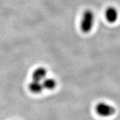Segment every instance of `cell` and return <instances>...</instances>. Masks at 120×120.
Masks as SVG:
<instances>
[{
  "mask_svg": "<svg viewBox=\"0 0 120 120\" xmlns=\"http://www.w3.org/2000/svg\"><path fill=\"white\" fill-rule=\"evenodd\" d=\"M94 23V15L91 10H86L83 14L81 20L80 28L84 33H88L93 27Z\"/></svg>",
  "mask_w": 120,
  "mask_h": 120,
  "instance_id": "cell-1",
  "label": "cell"
},
{
  "mask_svg": "<svg viewBox=\"0 0 120 120\" xmlns=\"http://www.w3.org/2000/svg\"><path fill=\"white\" fill-rule=\"evenodd\" d=\"M96 111L99 115L108 117L113 115L116 112L115 108L104 102L98 103L96 107Z\"/></svg>",
  "mask_w": 120,
  "mask_h": 120,
  "instance_id": "cell-2",
  "label": "cell"
},
{
  "mask_svg": "<svg viewBox=\"0 0 120 120\" xmlns=\"http://www.w3.org/2000/svg\"><path fill=\"white\" fill-rule=\"evenodd\" d=\"M105 17L107 20L110 23L116 22L118 18V13L117 10L113 7H110L107 8L105 12Z\"/></svg>",
  "mask_w": 120,
  "mask_h": 120,
  "instance_id": "cell-3",
  "label": "cell"
},
{
  "mask_svg": "<svg viewBox=\"0 0 120 120\" xmlns=\"http://www.w3.org/2000/svg\"><path fill=\"white\" fill-rule=\"evenodd\" d=\"M47 72L45 68L43 67H39L37 68L34 71L33 73V80L36 81L41 82L43 81L46 78Z\"/></svg>",
  "mask_w": 120,
  "mask_h": 120,
  "instance_id": "cell-4",
  "label": "cell"
},
{
  "mask_svg": "<svg viewBox=\"0 0 120 120\" xmlns=\"http://www.w3.org/2000/svg\"><path fill=\"white\" fill-rule=\"evenodd\" d=\"M28 88L31 92L33 93L39 94L41 93L44 90V86L41 82L36 80H33L28 85Z\"/></svg>",
  "mask_w": 120,
  "mask_h": 120,
  "instance_id": "cell-5",
  "label": "cell"
},
{
  "mask_svg": "<svg viewBox=\"0 0 120 120\" xmlns=\"http://www.w3.org/2000/svg\"><path fill=\"white\" fill-rule=\"evenodd\" d=\"M42 85L44 88L48 90H52L56 86V82L52 78H45L42 81Z\"/></svg>",
  "mask_w": 120,
  "mask_h": 120,
  "instance_id": "cell-6",
  "label": "cell"
}]
</instances>
